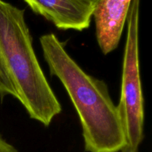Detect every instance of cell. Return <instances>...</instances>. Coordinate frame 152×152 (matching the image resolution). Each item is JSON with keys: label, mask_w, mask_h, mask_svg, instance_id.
<instances>
[{"label": "cell", "mask_w": 152, "mask_h": 152, "mask_svg": "<svg viewBox=\"0 0 152 152\" xmlns=\"http://www.w3.org/2000/svg\"><path fill=\"white\" fill-rule=\"evenodd\" d=\"M39 42L50 75L65 88L81 124L87 152H118L128 145L117 105L104 81L85 72L53 33Z\"/></svg>", "instance_id": "cell-1"}, {"label": "cell", "mask_w": 152, "mask_h": 152, "mask_svg": "<svg viewBox=\"0 0 152 152\" xmlns=\"http://www.w3.org/2000/svg\"><path fill=\"white\" fill-rule=\"evenodd\" d=\"M11 96L29 115L49 126L62 105L36 55L25 10L0 0V99Z\"/></svg>", "instance_id": "cell-2"}, {"label": "cell", "mask_w": 152, "mask_h": 152, "mask_svg": "<svg viewBox=\"0 0 152 152\" xmlns=\"http://www.w3.org/2000/svg\"><path fill=\"white\" fill-rule=\"evenodd\" d=\"M140 0H132L127 21L119 113L128 145L139 148L144 137V99L139 58Z\"/></svg>", "instance_id": "cell-3"}, {"label": "cell", "mask_w": 152, "mask_h": 152, "mask_svg": "<svg viewBox=\"0 0 152 152\" xmlns=\"http://www.w3.org/2000/svg\"><path fill=\"white\" fill-rule=\"evenodd\" d=\"M131 2L132 0H100L94 8L96 40L105 55L118 47Z\"/></svg>", "instance_id": "cell-4"}, {"label": "cell", "mask_w": 152, "mask_h": 152, "mask_svg": "<svg viewBox=\"0 0 152 152\" xmlns=\"http://www.w3.org/2000/svg\"><path fill=\"white\" fill-rule=\"evenodd\" d=\"M34 13L59 30L82 31L89 28L93 10L77 0H25Z\"/></svg>", "instance_id": "cell-5"}, {"label": "cell", "mask_w": 152, "mask_h": 152, "mask_svg": "<svg viewBox=\"0 0 152 152\" xmlns=\"http://www.w3.org/2000/svg\"><path fill=\"white\" fill-rule=\"evenodd\" d=\"M0 152H18L17 149L5 140L0 134Z\"/></svg>", "instance_id": "cell-6"}, {"label": "cell", "mask_w": 152, "mask_h": 152, "mask_svg": "<svg viewBox=\"0 0 152 152\" xmlns=\"http://www.w3.org/2000/svg\"><path fill=\"white\" fill-rule=\"evenodd\" d=\"M77 1H78L79 2L83 4V5L86 6V7H89V8L92 9L94 10V8L95 7V6L96 5V4L100 0H77Z\"/></svg>", "instance_id": "cell-7"}, {"label": "cell", "mask_w": 152, "mask_h": 152, "mask_svg": "<svg viewBox=\"0 0 152 152\" xmlns=\"http://www.w3.org/2000/svg\"><path fill=\"white\" fill-rule=\"evenodd\" d=\"M120 151L121 152H138V148H134V147H132V146H130V145H127Z\"/></svg>", "instance_id": "cell-8"}]
</instances>
